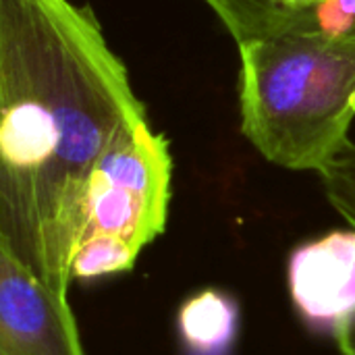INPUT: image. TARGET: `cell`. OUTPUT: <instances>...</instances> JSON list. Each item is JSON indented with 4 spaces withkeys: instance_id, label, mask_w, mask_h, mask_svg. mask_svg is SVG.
<instances>
[{
    "instance_id": "277c9868",
    "label": "cell",
    "mask_w": 355,
    "mask_h": 355,
    "mask_svg": "<svg viewBox=\"0 0 355 355\" xmlns=\"http://www.w3.org/2000/svg\"><path fill=\"white\" fill-rule=\"evenodd\" d=\"M0 355H85L67 295L0 245Z\"/></svg>"
},
{
    "instance_id": "9c48e42d",
    "label": "cell",
    "mask_w": 355,
    "mask_h": 355,
    "mask_svg": "<svg viewBox=\"0 0 355 355\" xmlns=\"http://www.w3.org/2000/svg\"><path fill=\"white\" fill-rule=\"evenodd\" d=\"M318 175L327 200L355 231V144L347 141Z\"/></svg>"
},
{
    "instance_id": "7a4b0ae2",
    "label": "cell",
    "mask_w": 355,
    "mask_h": 355,
    "mask_svg": "<svg viewBox=\"0 0 355 355\" xmlns=\"http://www.w3.org/2000/svg\"><path fill=\"white\" fill-rule=\"evenodd\" d=\"M239 46L241 131L277 166L324 168L355 119V31L283 27Z\"/></svg>"
},
{
    "instance_id": "6da1fadb",
    "label": "cell",
    "mask_w": 355,
    "mask_h": 355,
    "mask_svg": "<svg viewBox=\"0 0 355 355\" xmlns=\"http://www.w3.org/2000/svg\"><path fill=\"white\" fill-rule=\"evenodd\" d=\"M141 119L92 6L0 0V245L60 295L89 175Z\"/></svg>"
},
{
    "instance_id": "5b68a950",
    "label": "cell",
    "mask_w": 355,
    "mask_h": 355,
    "mask_svg": "<svg viewBox=\"0 0 355 355\" xmlns=\"http://www.w3.org/2000/svg\"><path fill=\"white\" fill-rule=\"evenodd\" d=\"M287 289L304 327L335 337L355 314L354 229L295 245L287 258Z\"/></svg>"
},
{
    "instance_id": "52a82bcc",
    "label": "cell",
    "mask_w": 355,
    "mask_h": 355,
    "mask_svg": "<svg viewBox=\"0 0 355 355\" xmlns=\"http://www.w3.org/2000/svg\"><path fill=\"white\" fill-rule=\"evenodd\" d=\"M227 25L235 42L264 33L279 17L320 0H204Z\"/></svg>"
},
{
    "instance_id": "30bf717a",
    "label": "cell",
    "mask_w": 355,
    "mask_h": 355,
    "mask_svg": "<svg viewBox=\"0 0 355 355\" xmlns=\"http://www.w3.org/2000/svg\"><path fill=\"white\" fill-rule=\"evenodd\" d=\"M335 339L341 355H355V314L343 324V329L335 335Z\"/></svg>"
},
{
    "instance_id": "8992f818",
    "label": "cell",
    "mask_w": 355,
    "mask_h": 355,
    "mask_svg": "<svg viewBox=\"0 0 355 355\" xmlns=\"http://www.w3.org/2000/svg\"><path fill=\"white\" fill-rule=\"evenodd\" d=\"M241 331L235 295L206 287L189 295L177 312V337L183 355H233Z\"/></svg>"
},
{
    "instance_id": "3957f363",
    "label": "cell",
    "mask_w": 355,
    "mask_h": 355,
    "mask_svg": "<svg viewBox=\"0 0 355 355\" xmlns=\"http://www.w3.org/2000/svg\"><path fill=\"white\" fill-rule=\"evenodd\" d=\"M171 179L166 137L148 119L127 125L89 175L77 239L104 235L141 252L166 227Z\"/></svg>"
},
{
    "instance_id": "ba28073f",
    "label": "cell",
    "mask_w": 355,
    "mask_h": 355,
    "mask_svg": "<svg viewBox=\"0 0 355 355\" xmlns=\"http://www.w3.org/2000/svg\"><path fill=\"white\" fill-rule=\"evenodd\" d=\"M137 256L139 252L125 241L104 235H85L73 245L69 275L71 281H92L119 275L133 268Z\"/></svg>"
}]
</instances>
